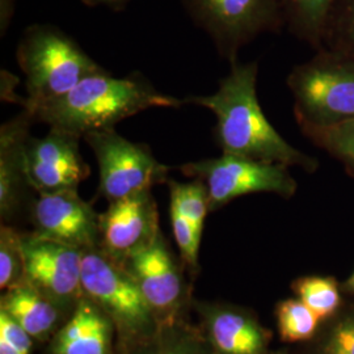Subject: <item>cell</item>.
<instances>
[{"label": "cell", "instance_id": "cell-1", "mask_svg": "<svg viewBox=\"0 0 354 354\" xmlns=\"http://www.w3.org/2000/svg\"><path fill=\"white\" fill-rule=\"evenodd\" d=\"M257 62L231 64L227 76L212 95L193 96L184 102L196 104L214 114L215 142L222 153H231L302 168L314 174L319 160L295 149L281 137L263 112L257 97Z\"/></svg>", "mask_w": 354, "mask_h": 354}, {"label": "cell", "instance_id": "cell-2", "mask_svg": "<svg viewBox=\"0 0 354 354\" xmlns=\"http://www.w3.org/2000/svg\"><path fill=\"white\" fill-rule=\"evenodd\" d=\"M183 104L153 88L142 76L114 77L102 70L80 80L64 96L26 109L35 121L83 138L92 131L114 129L147 109L180 108Z\"/></svg>", "mask_w": 354, "mask_h": 354}, {"label": "cell", "instance_id": "cell-3", "mask_svg": "<svg viewBox=\"0 0 354 354\" xmlns=\"http://www.w3.org/2000/svg\"><path fill=\"white\" fill-rule=\"evenodd\" d=\"M302 133L354 118V57L320 49L288 76Z\"/></svg>", "mask_w": 354, "mask_h": 354}, {"label": "cell", "instance_id": "cell-4", "mask_svg": "<svg viewBox=\"0 0 354 354\" xmlns=\"http://www.w3.org/2000/svg\"><path fill=\"white\" fill-rule=\"evenodd\" d=\"M16 57L26 76L28 95L19 102L24 109L61 97L84 77L104 70L74 39L50 26L28 29Z\"/></svg>", "mask_w": 354, "mask_h": 354}, {"label": "cell", "instance_id": "cell-5", "mask_svg": "<svg viewBox=\"0 0 354 354\" xmlns=\"http://www.w3.org/2000/svg\"><path fill=\"white\" fill-rule=\"evenodd\" d=\"M84 295L100 306L109 317L120 340H131L152 333L159 326L137 282L122 263L102 247L84 250L82 264Z\"/></svg>", "mask_w": 354, "mask_h": 354}, {"label": "cell", "instance_id": "cell-6", "mask_svg": "<svg viewBox=\"0 0 354 354\" xmlns=\"http://www.w3.org/2000/svg\"><path fill=\"white\" fill-rule=\"evenodd\" d=\"M178 168L183 175L203 181L210 212L253 193H274L289 200L298 189L290 167L239 155L222 153L218 158L190 162Z\"/></svg>", "mask_w": 354, "mask_h": 354}, {"label": "cell", "instance_id": "cell-7", "mask_svg": "<svg viewBox=\"0 0 354 354\" xmlns=\"http://www.w3.org/2000/svg\"><path fill=\"white\" fill-rule=\"evenodd\" d=\"M190 15L209 33L230 64L241 48L266 32L286 26L282 0H184Z\"/></svg>", "mask_w": 354, "mask_h": 354}, {"label": "cell", "instance_id": "cell-8", "mask_svg": "<svg viewBox=\"0 0 354 354\" xmlns=\"http://www.w3.org/2000/svg\"><path fill=\"white\" fill-rule=\"evenodd\" d=\"M99 165V192L109 203L151 190L168 183L171 167L160 163L151 150L120 136L114 129L92 131L83 137Z\"/></svg>", "mask_w": 354, "mask_h": 354}, {"label": "cell", "instance_id": "cell-9", "mask_svg": "<svg viewBox=\"0 0 354 354\" xmlns=\"http://www.w3.org/2000/svg\"><path fill=\"white\" fill-rule=\"evenodd\" d=\"M26 282L45 294L64 311L73 313L84 295L82 286L83 250L59 241L21 234Z\"/></svg>", "mask_w": 354, "mask_h": 354}, {"label": "cell", "instance_id": "cell-10", "mask_svg": "<svg viewBox=\"0 0 354 354\" xmlns=\"http://www.w3.org/2000/svg\"><path fill=\"white\" fill-rule=\"evenodd\" d=\"M80 137L49 127L42 138L29 137L26 142V176L38 194L77 190L88 177V165L79 147Z\"/></svg>", "mask_w": 354, "mask_h": 354}, {"label": "cell", "instance_id": "cell-11", "mask_svg": "<svg viewBox=\"0 0 354 354\" xmlns=\"http://www.w3.org/2000/svg\"><path fill=\"white\" fill-rule=\"evenodd\" d=\"M99 222L102 250L120 263L151 244L162 232L151 190L109 203Z\"/></svg>", "mask_w": 354, "mask_h": 354}, {"label": "cell", "instance_id": "cell-12", "mask_svg": "<svg viewBox=\"0 0 354 354\" xmlns=\"http://www.w3.org/2000/svg\"><path fill=\"white\" fill-rule=\"evenodd\" d=\"M100 215L80 198L77 190L39 194L32 207V222L38 236L80 250L100 247Z\"/></svg>", "mask_w": 354, "mask_h": 354}, {"label": "cell", "instance_id": "cell-13", "mask_svg": "<svg viewBox=\"0 0 354 354\" xmlns=\"http://www.w3.org/2000/svg\"><path fill=\"white\" fill-rule=\"evenodd\" d=\"M122 264L137 282L159 323L180 317L185 295L184 282L162 232Z\"/></svg>", "mask_w": 354, "mask_h": 354}, {"label": "cell", "instance_id": "cell-14", "mask_svg": "<svg viewBox=\"0 0 354 354\" xmlns=\"http://www.w3.org/2000/svg\"><path fill=\"white\" fill-rule=\"evenodd\" d=\"M200 314V330L213 354H270L272 332L251 311L231 304H206Z\"/></svg>", "mask_w": 354, "mask_h": 354}, {"label": "cell", "instance_id": "cell-15", "mask_svg": "<svg viewBox=\"0 0 354 354\" xmlns=\"http://www.w3.org/2000/svg\"><path fill=\"white\" fill-rule=\"evenodd\" d=\"M35 121L24 109L0 127V215L11 219L24 200L26 188H30L26 176V149L29 129Z\"/></svg>", "mask_w": 354, "mask_h": 354}, {"label": "cell", "instance_id": "cell-16", "mask_svg": "<svg viewBox=\"0 0 354 354\" xmlns=\"http://www.w3.org/2000/svg\"><path fill=\"white\" fill-rule=\"evenodd\" d=\"M114 324L100 306L87 295L51 342L50 354H109Z\"/></svg>", "mask_w": 354, "mask_h": 354}, {"label": "cell", "instance_id": "cell-17", "mask_svg": "<svg viewBox=\"0 0 354 354\" xmlns=\"http://www.w3.org/2000/svg\"><path fill=\"white\" fill-rule=\"evenodd\" d=\"M1 310L38 342H45L55 332L64 311L28 282L6 290L1 297Z\"/></svg>", "mask_w": 354, "mask_h": 354}, {"label": "cell", "instance_id": "cell-18", "mask_svg": "<svg viewBox=\"0 0 354 354\" xmlns=\"http://www.w3.org/2000/svg\"><path fill=\"white\" fill-rule=\"evenodd\" d=\"M117 354H213L200 328L181 317L163 320L152 333L120 340Z\"/></svg>", "mask_w": 354, "mask_h": 354}, {"label": "cell", "instance_id": "cell-19", "mask_svg": "<svg viewBox=\"0 0 354 354\" xmlns=\"http://www.w3.org/2000/svg\"><path fill=\"white\" fill-rule=\"evenodd\" d=\"M336 0H282L286 26L295 37L311 45L315 50L323 48V36L329 12Z\"/></svg>", "mask_w": 354, "mask_h": 354}, {"label": "cell", "instance_id": "cell-20", "mask_svg": "<svg viewBox=\"0 0 354 354\" xmlns=\"http://www.w3.org/2000/svg\"><path fill=\"white\" fill-rule=\"evenodd\" d=\"M304 354H354V301L322 322Z\"/></svg>", "mask_w": 354, "mask_h": 354}, {"label": "cell", "instance_id": "cell-21", "mask_svg": "<svg viewBox=\"0 0 354 354\" xmlns=\"http://www.w3.org/2000/svg\"><path fill=\"white\" fill-rule=\"evenodd\" d=\"M291 289L297 298L307 304L322 322L333 317L342 306V286L335 277L306 276L295 279Z\"/></svg>", "mask_w": 354, "mask_h": 354}, {"label": "cell", "instance_id": "cell-22", "mask_svg": "<svg viewBox=\"0 0 354 354\" xmlns=\"http://www.w3.org/2000/svg\"><path fill=\"white\" fill-rule=\"evenodd\" d=\"M279 337L283 342H307L317 335L320 317L299 298L281 301L276 307Z\"/></svg>", "mask_w": 354, "mask_h": 354}, {"label": "cell", "instance_id": "cell-23", "mask_svg": "<svg viewBox=\"0 0 354 354\" xmlns=\"http://www.w3.org/2000/svg\"><path fill=\"white\" fill-rule=\"evenodd\" d=\"M304 134L319 149L340 162L348 175L354 177V118L333 127L313 129Z\"/></svg>", "mask_w": 354, "mask_h": 354}, {"label": "cell", "instance_id": "cell-24", "mask_svg": "<svg viewBox=\"0 0 354 354\" xmlns=\"http://www.w3.org/2000/svg\"><path fill=\"white\" fill-rule=\"evenodd\" d=\"M171 206L184 215L198 234L203 235L206 215L210 212L207 190L203 181L194 178L190 183L168 180Z\"/></svg>", "mask_w": 354, "mask_h": 354}, {"label": "cell", "instance_id": "cell-25", "mask_svg": "<svg viewBox=\"0 0 354 354\" xmlns=\"http://www.w3.org/2000/svg\"><path fill=\"white\" fill-rule=\"evenodd\" d=\"M323 48L354 57V0L335 1L326 23Z\"/></svg>", "mask_w": 354, "mask_h": 354}, {"label": "cell", "instance_id": "cell-26", "mask_svg": "<svg viewBox=\"0 0 354 354\" xmlns=\"http://www.w3.org/2000/svg\"><path fill=\"white\" fill-rule=\"evenodd\" d=\"M26 282V261L21 234L8 226L0 230V288L12 289Z\"/></svg>", "mask_w": 354, "mask_h": 354}, {"label": "cell", "instance_id": "cell-27", "mask_svg": "<svg viewBox=\"0 0 354 354\" xmlns=\"http://www.w3.org/2000/svg\"><path fill=\"white\" fill-rule=\"evenodd\" d=\"M169 218L180 254L187 266L196 270L198 268V251L203 235L198 234L189 221L171 205Z\"/></svg>", "mask_w": 354, "mask_h": 354}, {"label": "cell", "instance_id": "cell-28", "mask_svg": "<svg viewBox=\"0 0 354 354\" xmlns=\"http://www.w3.org/2000/svg\"><path fill=\"white\" fill-rule=\"evenodd\" d=\"M0 337L6 339L20 354L32 352V336L3 310H0Z\"/></svg>", "mask_w": 354, "mask_h": 354}, {"label": "cell", "instance_id": "cell-29", "mask_svg": "<svg viewBox=\"0 0 354 354\" xmlns=\"http://www.w3.org/2000/svg\"><path fill=\"white\" fill-rule=\"evenodd\" d=\"M89 7H95V6H109V7H114L118 4L125 3L127 0H83Z\"/></svg>", "mask_w": 354, "mask_h": 354}, {"label": "cell", "instance_id": "cell-30", "mask_svg": "<svg viewBox=\"0 0 354 354\" xmlns=\"http://www.w3.org/2000/svg\"><path fill=\"white\" fill-rule=\"evenodd\" d=\"M0 354H20L6 339L0 337Z\"/></svg>", "mask_w": 354, "mask_h": 354}, {"label": "cell", "instance_id": "cell-31", "mask_svg": "<svg viewBox=\"0 0 354 354\" xmlns=\"http://www.w3.org/2000/svg\"><path fill=\"white\" fill-rule=\"evenodd\" d=\"M342 291H345V292H348V294L354 297V273L342 283Z\"/></svg>", "mask_w": 354, "mask_h": 354}, {"label": "cell", "instance_id": "cell-32", "mask_svg": "<svg viewBox=\"0 0 354 354\" xmlns=\"http://www.w3.org/2000/svg\"><path fill=\"white\" fill-rule=\"evenodd\" d=\"M272 354H288V353H286V352H274V353H272Z\"/></svg>", "mask_w": 354, "mask_h": 354}]
</instances>
